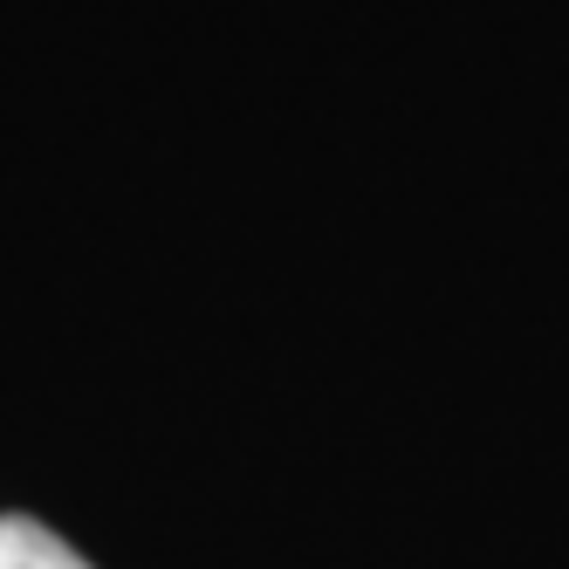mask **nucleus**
<instances>
[{"label": "nucleus", "instance_id": "obj_1", "mask_svg": "<svg viewBox=\"0 0 569 569\" xmlns=\"http://www.w3.org/2000/svg\"><path fill=\"white\" fill-rule=\"evenodd\" d=\"M0 569H90V562L34 515H0Z\"/></svg>", "mask_w": 569, "mask_h": 569}]
</instances>
